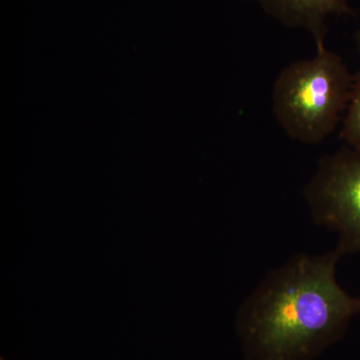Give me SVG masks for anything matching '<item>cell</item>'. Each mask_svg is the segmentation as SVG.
<instances>
[{"mask_svg":"<svg viewBox=\"0 0 360 360\" xmlns=\"http://www.w3.org/2000/svg\"><path fill=\"white\" fill-rule=\"evenodd\" d=\"M341 257L295 255L267 274L236 315L245 360H314L342 338L360 297L338 283Z\"/></svg>","mask_w":360,"mask_h":360,"instance_id":"1","label":"cell"},{"mask_svg":"<svg viewBox=\"0 0 360 360\" xmlns=\"http://www.w3.org/2000/svg\"><path fill=\"white\" fill-rule=\"evenodd\" d=\"M315 45L311 58L281 70L272 90V110L279 127L305 144L321 143L335 131L347 110L354 77L326 44Z\"/></svg>","mask_w":360,"mask_h":360,"instance_id":"2","label":"cell"},{"mask_svg":"<svg viewBox=\"0 0 360 360\" xmlns=\"http://www.w3.org/2000/svg\"><path fill=\"white\" fill-rule=\"evenodd\" d=\"M304 196L315 224L338 233L335 250L360 253V148L323 156Z\"/></svg>","mask_w":360,"mask_h":360,"instance_id":"3","label":"cell"},{"mask_svg":"<svg viewBox=\"0 0 360 360\" xmlns=\"http://www.w3.org/2000/svg\"><path fill=\"white\" fill-rule=\"evenodd\" d=\"M270 18L290 28L309 32L315 44H326L331 16L350 14L347 0H255Z\"/></svg>","mask_w":360,"mask_h":360,"instance_id":"4","label":"cell"},{"mask_svg":"<svg viewBox=\"0 0 360 360\" xmlns=\"http://www.w3.org/2000/svg\"><path fill=\"white\" fill-rule=\"evenodd\" d=\"M345 146L360 148V68L352 77V91L340 132Z\"/></svg>","mask_w":360,"mask_h":360,"instance_id":"5","label":"cell"},{"mask_svg":"<svg viewBox=\"0 0 360 360\" xmlns=\"http://www.w3.org/2000/svg\"><path fill=\"white\" fill-rule=\"evenodd\" d=\"M355 44H356L357 49L360 52V30L355 33Z\"/></svg>","mask_w":360,"mask_h":360,"instance_id":"6","label":"cell"}]
</instances>
